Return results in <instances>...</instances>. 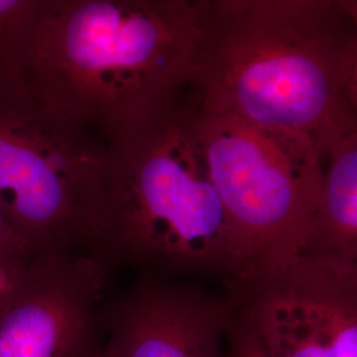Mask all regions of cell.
I'll return each instance as SVG.
<instances>
[{
  "label": "cell",
  "instance_id": "cell-1",
  "mask_svg": "<svg viewBox=\"0 0 357 357\" xmlns=\"http://www.w3.org/2000/svg\"><path fill=\"white\" fill-rule=\"evenodd\" d=\"M191 96L208 112L305 138L323 162L357 128L355 31L340 0H199Z\"/></svg>",
  "mask_w": 357,
  "mask_h": 357
},
{
  "label": "cell",
  "instance_id": "cell-2",
  "mask_svg": "<svg viewBox=\"0 0 357 357\" xmlns=\"http://www.w3.org/2000/svg\"><path fill=\"white\" fill-rule=\"evenodd\" d=\"M199 0H44L17 72L38 102L105 142L191 91Z\"/></svg>",
  "mask_w": 357,
  "mask_h": 357
},
{
  "label": "cell",
  "instance_id": "cell-3",
  "mask_svg": "<svg viewBox=\"0 0 357 357\" xmlns=\"http://www.w3.org/2000/svg\"><path fill=\"white\" fill-rule=\"evenodd\" d=\"M89 252L163 278L238 274L229 220L211 178L188 93L107 143L102 215Z\"/></svg>",
  "mask_w": 357,
  "mask_h": 357
},
{
  "label": "cell",
  "instance_id": "cell-4",
  "mask_svg": "<svg viewBox=\"0 0 357 357\" xmlns=\"http://www.w3.org/2000/svg\"><path fill=\"white\" fill-rule=\"evenodd\" d=\"M106 175L107 143L38 102L17 69L0 72V206L36 255L89 250Z\"/></svg>",
  "mask_w": 357,
  "mask_h": 357
},
{
  "label": "cell",
  "instance_id": "cell-5",
  "mask_svg": "<svg viewBox=\"0 0 357 357\" xmlns=\"http://www.w3.org/2000/svg\"><path fill=\"white\" fill-rule=\"evenodd\" d=\"M196 128L233 231L234 280L302 255L323 188L324 162L315 147L305 138L255 128L197 103Z\"/></svg>",
  "mask_w": 357,
  "mask_h": 357
},
{
  "label": "cell",
  "instance_id": "cell-6",
  "mask_svg": "<svg viewBox=\"0 0 357 357\" xmlns=\"http://www.w3.org/2000/svg\"><path fill=\"white\" fill-rule=\"evenodd\" d=\"M225 294L270 357H357V265L301 255Z\"/></svg>",
  "mask_w": 357,
  "mask_h": 357
},
{
  "label": "cell",
  "instance_id": "cell-7",
  "mask_svg": "<svg viewBox=\"0 0 357 357\" xmlns=\"http://www.w3.org/2000/svg\"><path fill=\"white\" fill-rule=\"evenodd\" d=\"M110 268L89 250L33 257L0 295V357H98Z\"/></svg>",
  "mask_w": 357,
  "mask_h": 357
},
{
  "label": "cell",
  "instance_id": "cell-8",
  "mask_svg": "<svg viewBox=\"0 0 357 357\" xmlns=\"http://www.w3.org/2000/svg\"><path fill=\"white\" fill-rule=\"evenodd\" d=\"M233 303L193 282L144 274L101 311L103 357H222Z\"/></svg>",
  "mask_w": 357,
  "mask_h": 357
},
{
  "label": "cell",
  "instance_id": "cell-9",
  "mask_svg": "<svg viewBox=\"0 0 357 357\" xmlns=\"http://www.w3.org/2000/svg\"><path fill=\"white\" fill-rule=\"evenodd\" d=\"M302 255L357 265V128L324 162L319 208Z\"/></svg>",
  "mask_w": 357,
  "mask_h": 357
},
{
  "label": "cell",
  "instance_id": "cell-10",
  "mask_svg": "<svg viewBox=\"0 0 357 357\" xmlns=\"http://www.w3.org/2000/svg\"><path fill=\"white\" fill-rule=\"evenodd\" d=\"M44 0H0V72L16 69Z\"/></svg>",
  "mask_w": 357,
  "mask_h": 357
},
{
  "label": "cell",
  "instance_id": "cell-11",
  "mask_svg": "<svg viewBox=\"0 0 357 357\" xmlns=\"http://www.w3.org/2000/svg\"><path fill=\"white\" fill-rule=\"evenodd\" d=\"M36 255L31 243L0 206V295Z\"/></svg>",
  "mask_w": 357,
  "mask_h": 357
},
{
  "label": "cell",
  "instance_id": "cell-12",
  "mask_svg": "<svg viewBox=\"0 0 357 357\" xmlns=\"http://www.w3.org/2000/svg\"><path fill=\"white\" fill-rule=\"evenodd\" d=\"M222 357H270L249 323L237 312L234 306Z\"/></svg>",
  "mask_w": 357,
  "mask_h": 357
},
{
  "label": "cell",
  "instance_id": "cell-13",
  "mask_svg": "<svg viewBox=\"0 0 357 357\" xmlns=\"http://www.w3.org/2000/svg\"><path fill=\"white\" fill-rule=\"evenodd\" d=\"M342 7L349 16L354 31H355V52H354V66L351 78V97L357 112V0H340Z\"/></svg>",
  "mask_w": 357,
  "mask_h": 357
},
{
  "label": "cell",
  "instance_id": "cell-14",
  "mask_svg": "<svg viewBox=\"0 0 357 357\" xmlns=\"http://www.w3.org/2000/svg\"><path fill=\"white\" fill-rule=\"evenodd\" d=\"M98 357H103L102 354H101V355H100V356H98Z\"/></svg>",
  "mask_w": 357,
  "mask_h": 357
}]
</instances>
